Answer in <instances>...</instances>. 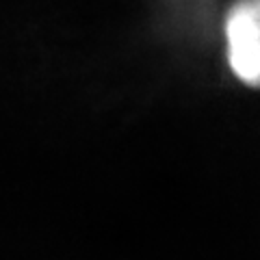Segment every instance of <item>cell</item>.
I'll return each mask as SVG.
<instances>
[{
	"label": "cell",
	"instance_id": "6da1fadb",
	"mask_svg": "<svg viewBox=\"0 0 260 260\" xmlns=\"http://www.w3.org/2000/svg\"><path fill=\"white\" fill-rule=\"evenodd\" d=\"M228 68L239 83L260 89V0H234L223 18Z\"/></svg>",
	"mask_w": 260,
	"mask_h": 260
}]
</instances>
